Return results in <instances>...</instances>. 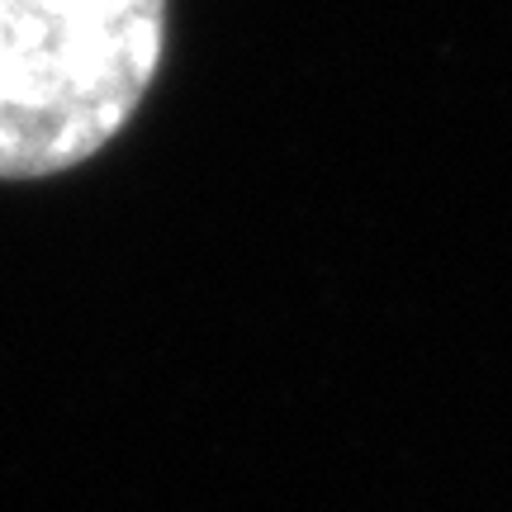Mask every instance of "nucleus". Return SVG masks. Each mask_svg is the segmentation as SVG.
I'll use <instances>...</instances> for the list:
<instances>
[{
	"mask_svg": "<svg viewBox=\"0 0 512 512\" xmlns=\"http://www.w3.org/2000/svg\"><path fill=\"white\" fill-rule=\"evenodd\" d=\"M166 57V0H0V181H43L124 133Z\"/></svg>",
	"mask_w": 512,
	"mask_h": 512,
	"instance_id": "f257e3e1",
	"label": "nucleus"
}]
</instances>
